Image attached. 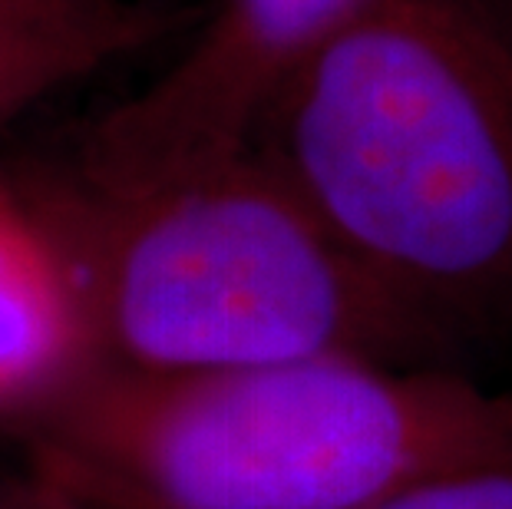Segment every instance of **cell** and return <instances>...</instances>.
I'll return each instance as SVG.
<instances>
[{"label":"cell","mask_w":512,"mask_h":509,"mask_svg":"<svg viewBox=\"0 0 512 509\" xmlns=\"http://www.w3.org/2000/svg\"><path fill=\"white\" fill-rule=\"evenodd\" d=\"M248 146L456 348L512 324V34L476 0H361L288 63Z\"/></svg>","instance_id":"6da1fadb"},{"label":"cell","mask_w":512,"mask_h":509,"mask_svg":"<svg viewBox=\"0 0 512 509\" xmlns=\"http://www.w3.org/2000/svg\"><path fill=\"white\" fill-rule=\"evenodd\" d=\"M20 430L30 476L80 509H364L512 450V394L364 357L96 364Z\"/></svg>","instance_id":"7a4b0ae2"},{"label":"cell","mask_w":512,"mask_h":509,"mask_svg":"<svg viewBox=\"0 0 512 509\" xmlns=\"http://www.w3.org/2000/svg\"><path fill=\"white\" fill-rule=\"evenodd\" d=\"M20 189L60 245L103 367L364 357L460 371L463 351L390 298L252 146L129 186Z\"/></svg>","instance_id":"3957f363"},{"label":"cell","mask_w":512,"mask_h":509,"mask_svg":"<svg viewBox=\"0 0 512 509\" xmlns=\"http://www.w3.org/2000/svg\"><path fill=\"white\" fill-rule=\"evenodd\" d=\"M93 367L60 245L24 189L0 176V420L27 427Z\"/></svg>","instance_id":"277c9868"},{"label":"cell","mask_w":512,"mask_h":509,"mask_svg":"<svg viewBox=\"0 0 512 509\" xmlns=\"http://www.w3.org/2000/svg\"><path fill=\"white\" fill-rule=\"evenodd\" d=\"M176 17L149 4H129L119 17L80 34L0 50V123L30 110L63 86L90 77L129 50L169 34Z\"/></svg>","instance_id":"5b68a950"},{"label":"cell","mask_w":512,"mask_h":509,"mask_svg":"<svg viewBox=\"0 0 512 509\" xmlns=\"http://www.w3.org/2000/svg\"><path fill=\"white\" fill-rule=\"evenodd\" d=\"M364 509H512V450L427 473Z\"/></svg>","instance_id":"8992f818"},{"label":"cell","mask_w":512,"mask_h":509,"mask_svg":"<svg viewBox=\"0 0 512 509\" xmlns=\"http://www.w3.org/2000/svg\"><path fill=\"white\" fill-rule=\"evenodd\" d=\"M123 10L126 0H0V50L80 34Z\"/></svg>","instance_id":"52a82bcc"},{"label":"cell","mask_w":512,"mask_h":509,"mask_svg":"<svg viewBox=\"0 0 512 509\" xmlns=\"http://www.w3.org/2000/svg\"><path fill=\"white\" fill-rule=\"evenodd\" d=\"M268 10H275L291 24H301V27H321V24H331L334 17H341L344 10H351L354 4L361 0H261Z\"/></svg>","instance_id":"ba28073f"},{"label":"cell","mask_w":512,"mask_h":509,"mask_svg":"<svg viewBox=\"0 0 512 509\" xmlns=\"http://www.w3.org/2000/svg\"><path fill=\"white\" fill-rule=\"evenodd\" d=\"M0 509H80V506H73L57 490H50V486H43L34 476H27L20 483L0 486Z\"/></svg>","instance_id":"9c48e42d"}]
</instances>
